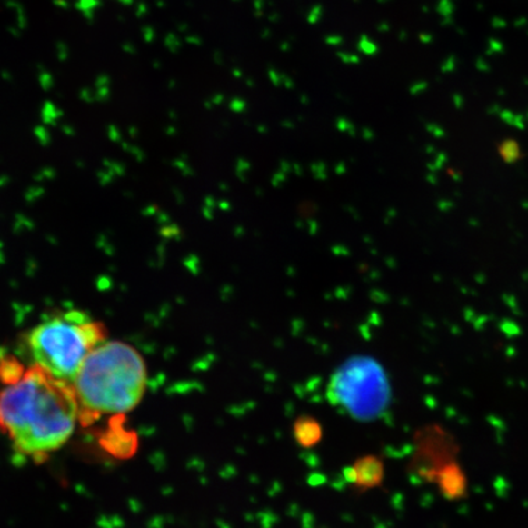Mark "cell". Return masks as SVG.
Here are the masks:
<instances>
[{
  "mask_svg": "<svg viewBox=\"0 0 528 528\" xmlns=\"http://www.w3.org/2000/svg\"><path fill=\"white\" fill-rule=\"evenodd\" d=\"M0 426L19 452L44 455L62 448L75 431L80 405L69 383L32 366L5 370Z\"/></svg>",
  "mask_w": 528,
  "mask_h": 528,
  "instance_id": "cell-1",
  "label": "cell"
},
{
  "mask_svg": "<svg viewBox=\"0 0 528 528\" xmlns=\"http://www.w3.org/2000/svg\"><path fill=\"white\" fill-rule=\"evenodd\" d=\"M70 385L87 413H130L146 393V363L129 344L105 340L88 354Z\"/></svg>",
  "mask_w": 528,
  "mask_h": 528,
  "instance_id": "cell-2",
  "label": "cell"
},
{
  "mask_svg": "<svg viewBox=\"0 0 528 528\" xmlns=\"http://www.w3.org/2000/svg\"><path fill=\"white\" fill-rule=\"evenodd\" d=\"M105 340V325L83 312L69 311L32 329L27 345L36 366L70 384L88 354Z\"/></svg>",
  "mask_w": 528,
  "mask_h": 528,
  "instance_id": "cell-3",
  "label": "cell"
},
{
  "mask_svg": "<svg viewBox=\"0 0 528 528\" xmlns=\"http://www.w3.org/2000/svg\"><path fill=\"white\" fill-rule=\"evenodd\" d=\"M328 398L354 420L370 422L388 409L391 384L381 364L368 357H353L333 374Z\"/></svg>",
  "mask_w": 528,
  "mask_h": 528,
  "instance_id": "cell-4",
  "label": "cell"
},
{
  "mask_svg": "<svg viewBox=\"0 0 528 528\" xmlns=\"http://www.w3.org/2000/svg\"><path fill=\"white\" fill-rule=\"evenodd\" d=\"M459 446L452 434L439 426L423 428L414 438L411 470L421 480L434 482L439 471L455 462Z\"/></svg>",
  "mask_w": 528,
  "mask_h": 528,
  "instance_id": "cell-5",
  "label": "cell"
},
{
  "mask_svg": "<svg viewBox=\"0 0 528 528\" xmlns=\"http://www.w3.org/2000/svg\"><path fill=\"white\" fill-rule=\"evenodd\" d=\"M385 467L381 457L364 455L345 470V478L359 492H367L381 487L384 481Z\"/></svg>",
  "mask_w": 528,
  "mask_h": 528,
  "instance_id": "cell-6",
  "label": "cell"
},
{
  "mask_svg": "<svg viewBox=\"0 0 528 528\" xmlns=\"http://www.w3.org/2000/svg\"><path fill=\"white\" fill-rule=\"evenodd\" d=\"M433 483L438 485L441 494L448 501H460L467 495V477L457 460L443 467Z\"/></svg>",
  "mask_w": 528,
  "mask_h": 528,
  "instance_id": "cell-7",
  "label": "cell"
},
{
  "mask_svg": "<svg viewBox=\"0 0 528 528\" xmlns=\"http://www.w3.org/2000/svg\"><path fill=\"white\" fill-rule=\"evenodd\" d=\"M294 438L297 444L304 449H312L320 444L324 438V428L321 422L314 417L303 414L294 422Z\"/></svg>",
  "mask_w": 528,
  "mask_h": 528,
  "instance_id": "cell-8",
  "label": "cell"
}]
</instances>
